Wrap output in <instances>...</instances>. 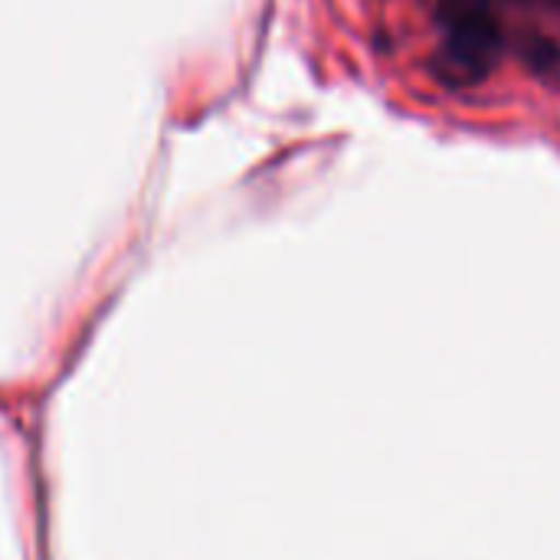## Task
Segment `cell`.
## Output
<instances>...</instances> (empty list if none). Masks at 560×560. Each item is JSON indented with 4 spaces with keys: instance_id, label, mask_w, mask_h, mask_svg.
Here are the masks:
<instances>
[{
    "instance_id": "3",
    "label": "cell",
    "mask_w": 560,
    "mask_h": 560,
    "mask_svg": "<svg viewBox=\"0 0 560 560\" xmlns=\"http://www.w3.org/2000/svg\"><path fill=\"white\" fill-rule=\"evenodd\" d=\"M551 3H555V0H551Z\"/></svg>"
},
{
    "instance_id": "2",
    "label": "cell",
    "mask_w": 560,
    "mask_h": 560,
    "mask_svg": "<svg viewBox=\"0 0 560 560\" xmlns=\"http://www.w3.org/2000/svg\"><path fill=\"white\" fill-rule=\"evenodd\" d=\"M555 10H558V16H560V0H555Z\"/></svg>"
},
{
    "instance_id": "1",
    "label": "cell",
    "mask_w": 560,
    "mask_h": 560,
    "mask_svg": "<svg viewBox=\"0 0 560 560\" xmlns=\"http://www.w3.org/2000/svg\"><path fill=\"white\" fill-rule=\"evenodd\" d=\"M440 46L433 72L450 89H469L489 79L505 49L495 0H436Z\"/></svg>"
}]
</instances>
